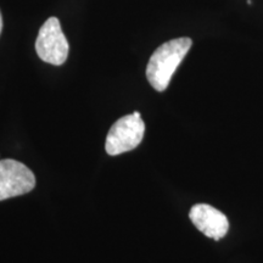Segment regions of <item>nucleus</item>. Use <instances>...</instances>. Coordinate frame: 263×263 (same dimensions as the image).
Here are the masks:
<instances>
[{
	"label": "nucleus",
	"instance_id": "f257e3e1",
	"mask_svg": "<svg viewBox=\"0 0 263 263\" xmlns=\"http://www.w3.org/2000/svg\"><path fill=\"white\" fill-rule=\"evenodd\" d=\"M192 45V39L183 37L163 43L154 51L146 66V78L154 89L157 91L167 89L172 76Z\"/></svg>",
	"mask_w": 263,
	"mask_h": 263
},
{
	"label": "nucleus",
	"instance_id": "f03ea898",
	"mask_svg": "<svg viewBox=\"0 0 263 263\" xmlns=\"http://www.w3.org/2000/svg\"><path fill=\"white\" fill-rule=\"evenodd\" d=\"M145 133V123L138 111L121 117L108 130L105 149L111 156L130 151L139 145Z\"/></svg>",
	"mask_w": 263,
	"mask_h": 263
},
{
	"label": "nucleus",
	"instance_id": "7ed1b4c3",
	"mask_svg": "<svg viewBox=\"0 0 263 263\" xmlns=\"http://www.w3.org/2000/svg\"><path fill=\"white\" fill-rule=\"evenodd\" d=\"M68 43L61 29L60 21L57 17H50L39 29L35 50L38 57L48 64L60 66L67 60Z\"/></svg>",
	"mask_w": 263,
	"mask_h": 263
},
{
	"label": "nucleus",
	"instance_id": "20e7f679",
	"mask_svg": "<svg viewBox=\"0 0 263 263\" xmlns=\"http://www.w3.org/2000/svg\"><path fill=\"white\" fill-rule=\"evenodd\" d=\"M35 186L31 170L16 160H0V201L24 195Z\"/></svg>",
	"mask_w": 263,
	"mask_h": 263
},
{
	"label": "nucleus",
	"instance_id": "39448f33",
	"mask_svg": "<svg viewBox=\"0 0 263 263\" xmlns=\"http://www.w3.org/2000/svg\"><path fill=\"white\" fill-rule=\"evenodd\" d=\"M189 217L200 232L216 241L224 238L229 230V222L224 213L207 203L194 205L189 212Z\"/></svg>",
	"mask_w": 263,
	"mask_h": 263
},
{
	"label": "nucleus",
	"instance_id": "423d86ee",
	"mask_svg": "<svg viewBox=\"0 0 263 263\" xmlns=\"http://www.w3.org/2000/svg\"><path fill=\"white\" fill-rule=\"evenodd\" d=\"M2 29H3V16H2V12H0V33H2Z\"/></svg>",
	"mask_w": 263,
	"mask_h": 263
}]
</instances>
